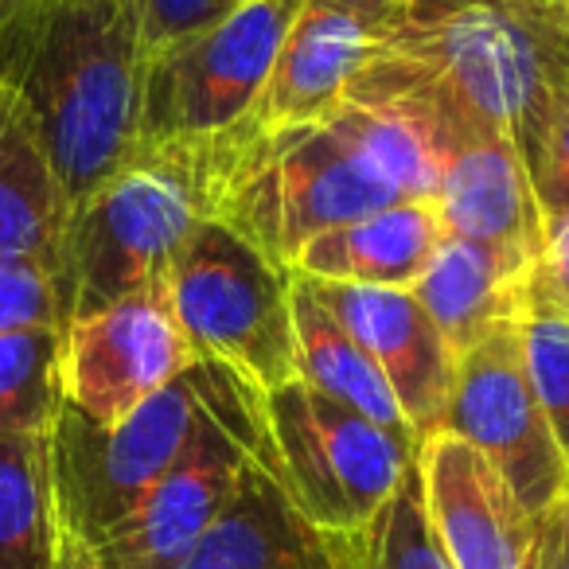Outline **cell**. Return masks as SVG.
<instances>
[{
	"label": "cell",
	"mask_w": 569,
	"mask_h": 569,
	"mask_svg": "<svg viewBox=\"0 0 569 569\" xmlns=\"http://www.w3.org/2000/svg\"><path fill=\"white\" fill-rule=\"evenodd\" d=\"M43 0H0V48H9L20 36V28L40 12Z\"/></svg>",
	"instance_id": "obj_31"
},
{
	"label": "cell",
	"mask_w": 569,
	"mask_h": 569,
	"mask_svg": "<svg viewBox=\"0 0 569 569\" xmlns=\"http://www.w3.org/2000/svg\"><path fill=\"white\" fill-rule=\"evenodd\" d=\"M266 449V395L246 382L199 429L180 465L90 546L98 569H180V561L227 507L242 468Z\"/></svg>",
	"instance_id": "obj_9"
},
{
	"label": "cell",
	"mask_w": 569,
	"mask_h": 569,
	"mask_svg": "<svg viewBox=\"0 0 569 569\" xmlns=\"http://www.w3.org/2000/svg\"><path fill=\"white\" fill-rule=\"evenodd\" d=\"M59 336L63 328L0 336V437L51 433L63 410Z\"/></svg>",
	"instance_id": "obj_23"
},
{
	"label": "cell",
	"mask_w": 569,
	"mask_h": 569,
	"mask_svg": "<svg viewBox=\"0 0 569 569\" xmlns=\"http://www.w3.org/2000/svg\"><path fill=\"white\" fill-rule=\"evenodd\" d=\"M59 546L48 433L0 437V569H51Z\"/></svg>",
	"instance_id": "obj_21"
},
{
	"label": "cell",
	"mask_w": 569,
	"mask_h": 569,
	"mask_svg": "<svg viewBox=\"0 0 569 569\" xmlns=\"http://www.w3.org/2000/svg\"><path fill=\"white\" fill-rule=\"evenodd\" d=\"M530 293L569 309V214L546 230L542 253H538L535 273H530Z\"/></svg>",
	"instance_id": "obj_29"
},
{
	"label": "cell",
	"mask_w": 569,
	"mask_h": 569,
	"mask_svg": "<svg viewBox=\"0 0 569 569\" xmlns=\"http://www.w3.org/2000/svg\"><path fill=\"white\" fill-rule=\"evenodd\" d=\"M277 480L312 522L359 535L418 460V445L332 402L301 379L266 395Z\"/></svg>",
	"instance_id": "obj_7"
},
{
	"label": "cell",
	"mask_w": 569,
	"mask_h": 569,
	"mask_svg": "<svg viewBox=\"0 0 569 569\" xmlns=\"http://www.w3.org/2000/svg\"><path fill=\"white\" fill-rule=\"evenodd\" d=\"M359 542L367 553V569H452L429 530L418 460L406 468L402 483L382 503V511L359 530Z\"/></svg>",
	"instance_id": "obj_25"
},
{
	"label": "cell",
	"mask_w": 569,
	"mask_h": 569,
	"mask_svg": "<svg viewBox=\"0 0 569 569\" xmlns=\"http://www.w3.org/2000/svg\"><path fill=\"white\" fill-rule=\"evenodd\" d=\"M325 121L359 152V160L379 180L398 191V199L433 203L437 152L418 110L398 102H348L343 98L332 113H325Z\"/></svg>",
	"instance_id": "obj_22"
},
{
	"label": "cell",
	"mask_w": 569,
	"mask_h": 569,
	"mask_svg": "<svg viewBox=\"0 0 569 569\" xmlns=\"http://www.w3.org/2000/svg\"><path fill=\"white\" fill-rule=\"evenodd\" d=\"M418 113L437 152L433 207L445 234L483 246L522 269H535L546 242V219L515 137L480 121Z\"/></svg>",
	"instance_id": "obj_12"
},
{
	"label": "cell",
	"mask_w": 569,
	"mask_h": 569,
	"mask_svg": "<svg viewBox=\"0 0 569 569\" xmlns=\"http://www.w3.org/2000/svg\"><path fill=\"white\" fill-rule=\"evenodd\" d=\"M530 569H538V561H530Z\"/></svg>",
	"instance_id": "obj_34"
},
{
	"label": "cell",
	"mask_w": 569,
	"mask_h": 569,
	"mask_svg": "<svg viewBox=\"0 0 569 569\" xmlns=\"http://www.w3.org/2000/svg\"><path fill=\"white\" fill-rule=\"evenodd\" d=\"M207 168L211 219L258 246L284 273H293L297 253L325 230L406 203L325 118L273 129L242 121L207 137Z\"/></svg>",
	"instance_id": "obj_3"
},
{
	"label": "cell",
	"mask_w": 569,
	"mask_h": 569,
	"mask_svg": "<svg viewBox=\"0 0 569 569\" xmlns=\"http://www.w3.org/2000/svg\"><path fill=\"white\" fill-rule=\"evenodd\" d=\"M0 79L32 110L71 214L137 149L144 79L137 0H43L0 48Z\"/></svg>",
	"instance_id": "obj_2"
},
{
	"label": "cell",
	"mask_w": 569,
	"mask_h": 569,
	"mask_svg": "<svg viewBox=\"0 0 569 569\" xmlns=\"http://www.w3.org/2000/svg\"><path fill=\"white\" fill-rule=\"evenodd\" d=\"M530 273L535 269H522L483 246L445 234L426 273L413 281V293L441 328L452 356L460 359L488 332L522 320L530 301Z\"/></svg>",
	"instance_id": "obj_18"
},
{
	"label": "cell",
	"mask_w": 569,
	"mask_h": 569,
	"mask_svg": "<svg viewBox=\"0 0 569 569\" xmlns=\"http://www.w3.org/2000/svg\"><path fill=\"white\" fill-rule=\"evenodd\" d=\"M180 569H367L359 535L312 522L277 480L273 445L242 468L219 519Z\"/></svg>",
	"instance_id": "obj_15"
},
{
	"label": "cell",
	"mask_w": 569,
	"mask_h": 569,
	"mask_svg": "<svg viewBox=\"0 0 569 569\" xmlns=\"http://www.w3.org/2000/svg\"><path fill=\"white\" fill-rule=\"evenodd\" d=\"M530 180L538 191L546 230L569 214V79L558 87L546 113L542 137H538L535 160H530Z\"/></svg>",
	"instance_id": "obj_27"
},
{
	"label": "cell",
	"mask_w": 569,
	"mask_h": 569,
	"mask_svg": "<svg viewBox=\"0 0 569 569\" xmlns=\"http://www.w3.org/2000/svg\"><path fill=\"white\" fill-rule=\"evenodd\" d=\"M546 4H550L553 17H558L561 24H566V32H569V0H546Z\"/></svg>",
	"instance_id": "obj_33"
},
{
	"label": "cell",
	"mask_w": 569,
	"mask_h": 569,
	"mask_svg": "<svg viewBox=\"0 0 569 569\" xmlns=\"http://www.w3.org/2000/svg\"><path fill=\"white\" fill-rule=\"evenodd\" d=\"M63 325L56 269L40 258H0V336Z\"/></svg>",
	"instance_id": "obj_26"
},
{
	"label": "cell",
	"mask_w": 569,
	"mask_h": 569,
	"mask_svg": "<svg viewBox=\"0 0 569 569\" xmlns=\"http://www.w3.org/2000/svg\"><path fill=\"white\" fill-rule=\"evenodd\" d=\"M519 340L546 426L569 465V309L530 293L527 312L519 320Z\"/></svg>",
	"instance_id": "obj_24"
},
{
	"label": "cell",
	"mask_w": 569,
	"mask_h": 569,
	"mask_svg": "<svg viewBox=\"0 0 569 569\" xmlns=\"http://www.w3.org/2000/svg\"><path fill=\"white\" fill-rule=\"evenodd\" d=\"M207 183V141L137 144L133 157L67 214L56 261L63 317H90L164 284L196 227L211 219Z\"/></svg>",
	"instance_id": "obj_4"
},
{
	"label": "cell",
	"mask_w": 569,
	"mask_h": 569,
	"mask_svg": "<svg viewBox=\"0 0 569 569\" xmlns=\"http://www.w3.org/2000/svg\"><path fill=\"white\" fill-rule=\"evenodd\" d=\"M238 4H242V0H238Z\"/></svg>",
	"instance_id": "obj_35"
},
{
	"label": "cell",
	"mask_w": 569,
	"mask_h": 569,
	"mask_svg": "<svg viewBox=\"0 0 569 569\" xmlns=\"http://www.w3.org/2000/svg\"><path fill=\"white\" fill-rule=\"evenodd\" d=\"M569 79V32L546 0H402L348 102H402L503 129L535 160Z\"/></svg>",
	"instance_id": "obj_1"
},
{
	"label": "cell",
	"mask_w": 569,
	"mask_h": 569,
	"mask_svg": "<svg viewBox=\"0 0 569 569\" xmlns=\"http://www.w3.org/2000/svg\"><path fill=\"white\" fill-rule=\"evenodd\" d=\"M164 289L196 359L227 363L261 395L301 379L293 273L219 219L199 222Z\"/></svg>",
	"instance_id": "obj_6"
},
{
	"label": "cell",
	"mask_w": 569,
	"mask_h": 569,
	"mask_svg": "<svg viewBox=\"0 0 569 569\" xmlns=\"http://www.w3.org/2000/svg\"><path fill=\"white\" fill-rule=\"evenodd\" d=\"M51 569H98V558H94V550H90V542H82L79 535L59 527L56 566Z\"/></svg>",
	"instance_id": "obj_32"
},
{
	"label": "cell",
	"mask_w": 569,
	"mask_h": 569,
	"mask_svg": "<svg viewBox=\"0 0 569 569\" xmlns=\"http://www.w3.org/2000/svg\"><path fill=\"white\" fill-rule=\"evenodd\" d=\"M445 227L429 199L390 203L312 238L293 261V277L375 289H413Z\"/></svg>",
	"instance_id": "obj_17"
},
{
	"label": "cell",
	"mask_w": 569,
	"mask_h": 569,
	"mask_svg": "<svg viewBox=\"0 0 569 569\" xmlns=\"http://www.w3.org/2000/svg\"><path fill=\"white\" fill-rule=\"evenodd\" d=\"M293 325H297V348H301V382L332 402L371 418L375 426L406 437H413L387 375L375 367V359L359 348V340L317 301L305 277H293Z\"/></svg>",
	"instance_id": "obj_20"
},
{
	"label": "cell",
	"mask_w": 569,
	"mask_h": 569,
	"mask_svg": "<svg viewBox=\"0 0 569 569\" xmlns=\"http://www.w3.org/2000/svg\"><path fill=\"white\" fill-rule=\"evenodd\" d=\"M238 0H137L141 12V36L144 56L183 40L191 32H203L207 24L222 20Z\"/></svg>",
	"instance_id": "obj_28"
},
{
	"label": "cell",
	"mask_w": 569,
	"mask_h": 569,
	"mask_svg": "<svg viewBox=\"0 0 569 569\" xmlns=\"http://www.w3.org/2000/svg\"><path fill=\"white\" fill-rule=\"evenodd\" d=\"M402 0H305L246 126L320 121L348 98Z\"/></svg>",
	"instance_id": "obj_13"
},
{
	"label": "cell",
	"mask_w": 569,
	"mask_h": 569,
	"mask_svg": "<svg viewBox=\"0 0 569 569\" xmlns=\"http://www.w3.org/2000/svg\"><path fill=\"white\" fill-rule=\"evenodd\" d=\"M305 0H242L222 20L144 56L137 144L207 141L250 118Z\"/></svg>",
	"instance_id": "obj_8"
},
{
	"label": "cell",
	"mask_w": 569,
	"mask_h": 569,
	"mask_svg": "<svg viewBox=\"0 0 569 569\" xmlns=\"http://www.w3.org/2000/svg\"><path fill=\"white\" fill-rule=\"evenodd\" d=\"M67 199L32 110L0 79V258H40L56 269Z\"/></svg>",
	"instance_id": "obj_19"
},
{
	"label": "cell",
	"mask_w": 569,
	"mask_h": 569,
	"mask_svg": "<svg viewBox=\"0 0 569 569\" xmlns=\"http://www.w3.org/2000/svg\"><path fill=\"white\" fill-rule=\"evenodd\" d=\"M437 433L472 445L538 522L569 488V465L546 426L522 363L519 320L488 332L457 359Z\"/></svg>",
	"instance_id": "obj_10"
},
{
	"label": "cell",
	"mask_w": 569,
	"mask_h": 569,
	"mask_svg": "<svg viewBox=\"0 0 569 569\" xmlns=\"http://www.w3.org/2000/svg\"><path fill=\"white\" fill-rule=\"evenodd\" d=\"M309 289L387 375L413 437L426 441L429 433H437L457 375V356L418 293L336 281H309Z\"/></svg>",
	"instance_id": "obj_16"
},
{
	"label": "cell",
	"mask_w": 569,
	"mask_h": 569,
	"mask_svg": "<svg viewBox=\"0 0 569 569\" xmlns=\"http://www.w3.org/2000/svg\"><path fill=\"white\" fill-rule=\"evenodd\" d=\"M242 387L227 363L196 359L118 426H94L63 406L48 433L59 527L94 546L180 465L199 429Z\"/></svg>",
	"instance_id": "obj_5"
},
{
	"label": "cell",
	"mask_w": 569,
	"mask_h": 569,
	"mask_svg": "<svg viewBox=\"0 0 569 569\" xmlns=\"http://www.w3.org/2000/svg\"><path fill=\"white\" fill-rule=\"evenodd\" d=\"M535 561L538 569H569V488L538 522Z\"/></svg>",
	"instance_id": "obj_30"
},
{
	"label": "cell",
	"mask_w": 569,
	"mask_h": 569,
	"mask_svg": "<svg viewBox=\"0 0 569 569\" xmlns=\"http://www.w3.org/2000/svg\"><path fill=\"white\" fill-rule=\"evenodd\" d=\"M418 476L429 530L452 569H530L538 519L472 445L429 433L418 445Z\"/></svg>",
	"instance_id": "obj_14"
},
{
	"label": "cell",
	"mask_w": 569,
	"mask_h": 569,
	"mask_svg": "<svg viewBox=\"0 0 569 569\" xmlns=\"http://www.w3.org/2000/svg\"><path fill=\"white\" fill-rule=\"evenodd\" d=\"M196 363L164 284L67 320L59 336L63 406L94 426H118Z\"/></svg>",
	"instance_id": "obj_11"
}]
</instances>
